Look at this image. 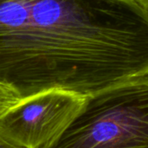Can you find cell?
Listing matches in <instances>:
<instances>
[{
	"mask_svg": "<svg viewBox=\"0 0 148 148\" xmlns=\"http://www.w3.org/2000/svg\"><path fill=\"white\" fill-rule=\"evenodd\" d=\"M33 0H0V55L23 28Z\"/></svg>",
	"mask_w": 148,
	"mask_h": 148,
	"instance_id": "cell-4",
	"label": "cell"
},
{
	"mask_svg": "<svg viewBox=\"0 0 148 148\" xmlns=\"http://www.w3.org/2000/svg\"><path fill=\"white\" fill-rule=\"evenodd\" d=\"M0 148H20L5 141L4 140H3L2 138H0Z\"/></svg>",
	"mask_w": 148,
	"mask_h": 148,
	"instance_id": "cell-6",
	"label": "cell"
},
{
	"mask_svg": "<svg viewBox=\"0 0 148 148\" xmlns=\"http://www.w3.org/2000/svg\"><path fill=\"white\" fill-rule=\"evenodd\" d=\"M87 99L62 88L21 98L0 115V138L20 148H48L81 113Z\"/></svg>",
	"mask_w": 148,
	"mask_h": 148,
	"instance_id": "cell-3",
	"label": "cell"
},
{
	"mask_svg": "<svg viewBox=\"0 0 148 148\" xmlns=\"http://www.w3.org/2000/svg\"><path fill=\"white\" fill-rule=\"evenodd\" d=\"M148 76V10L137 0H33L0 59L21 98L62 88L85 96Z\"/></svg>",
	"mask_w": 148,
	"mask_h": 148,
	"instance_id": "cell-1",
	"label": "cell"
},
{
	"mask_svg": "<svg viewBox=\"0 0 148 148\" xmlns=\"http://www.w3.org/2000/svg\"><path fill=\"white\" fill-rule=\"evenodd\" d=\"M48 148H148V76L88 96L81 113Z\"/></svg>",
	"mask_w": 148,
	"mask_h": 148,
	"instance_id": "cell-2",
	"label": "cell"
},
{
	"mask_svg": "<svg viewBox=\"0 0 148 148\" xmlns=\"http://www.w3.org/2000/svg\"><path fill=\"white\" fill-rule=\"evenodd\" d=\"M137 1L148 10V0H137Z\"/></svg>",
	"mask_w": 148,
	"mask_h": 148,
	"instance_id": "cell-7",
	"label": "cell"
},
{
	"mask_svg": "<svg viewBox=\"0 0 148 148\" xmlns=\"http://www.w3.org/2000/svg\"><path fill=\"white\" fill-rule=\"evenodd\" d=\"M21 100L19 94L11 87L0 82V115Z\"/></svg>",
	"mask_w": 148,
	"mask_h": 148,
	"instance_id": "cell-5",
	"label": "cell"
}]
</instances>
